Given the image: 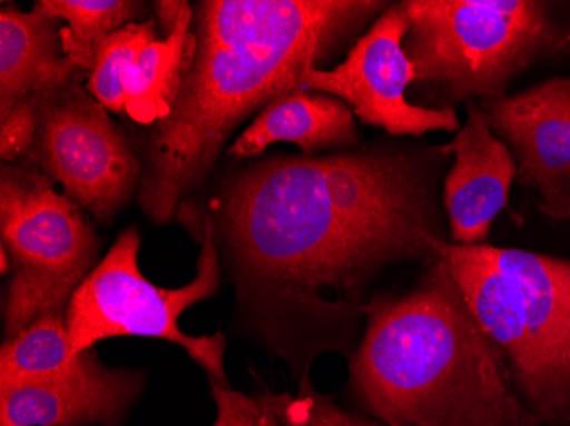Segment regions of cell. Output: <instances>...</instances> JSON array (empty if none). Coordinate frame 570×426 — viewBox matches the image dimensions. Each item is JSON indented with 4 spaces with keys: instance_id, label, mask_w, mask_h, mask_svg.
<instances>
[{
    "instance_id": "5bb4252c",
    "label": "cell",
    "mask_w": 570,
    "mask_h": 426,
    "mask_svg": "<svg viewBox=\"0 0 570 426\" xmlns=\"http://www.w3.org/2000/svg\"><path fill=\"white\" fill-rule=\"evenodd\" d=\"M282 142L299 147L303 156L354 149L358 146L354 111L342 99L297 89L264 108L227 156L253 159Z\"/></svg>"
},
{
    "instance_id": "30bf717a",
    "label": "cell",
    "mask_w": 570,
    "mask_h": 426,
    "mask_svg": "<svg viewBox=\"0 0 570 426\" xmlns=\"http://www.w3.org/2000/svg\"><path fill=\"white\" fill-rule=\"evenodd\" d=\"M479 105L514 159L515 179L538 195V210L570 220V99L563 77Z\"/></svg>"
},
{
    "instance_id": "52a82bcc",
    "label": "cell",
    "mask_w": 570,
    "mask_h": 426,
    "mask_svg": "<svg viewBox=\"0 0 570 426\" xmlns=\"http://www.w3.org/2000/svg\"><path fill=\"white\" fill-rule=\"evenodd\" d=\"M0 236L11 258L6 339L38 317L69 307L73 291L98 265L99 241L81 205L33 165H2Z\"/></svg>"
},
{
    "instance_id": "9c48e42d",
    "label": "cell",
    "mask_w": 570,
    "mask_h": 426,
    "mask_svg": "<svg viewBox=\"0 0 570 426\" xmlns=\"http://www.w3.org/2000/svg\"><path fill=\"white\" fill-rule=\"evenodd\" d=\"M409 16L403 2L387 6L351 48L344 62L332 69H311L301 89L342 99L362 123L390 137H424L431 131H458L456 110H434L410 101L413 67L403 40Z\"/></svg>"
},
{
    "instance_id": "8992f818",
    "label": "cell",
    "mask_w": 570,
    "mask_h": 426,
    "mask_svg": "<svg viewBox=\"0 0 570 426\" xmlns=\"http://www.w3.org/2000/svg\"><path fill=\"white\" fill-rule=\"evenodd\" d=\"M176 219L200 242L194 280L179 288L150 284L139 268V232L136 227H128L73 291L66 314L69 357L92 350L102 339L121 336L165 339L184 348L210 380L229 386L224 368L226 336L223 333L190 336L178 325L185 310L210 299L219 290L223 261L213 220L188 201L179 205Z\"/></svg>"
},
{
    "instance_id": "7c38bea8",
    "label": "cell",
    "mask_w": 570,
    "mask_h": 426,
    "mask_svg": "<svg viewBox=\"0 0 570 426\" xmlns=\"http://www.w3.org/2000/svg\"><path fill=\"white\" fill-rule=\"evenodd\" d=\"M464 108L466 120L450 143L453 162L443 182V207L450 242L480 246L487 245L495 217L508 205L515 162L479 102H466Z\"/></svg>"
},
{
    "instance_id": "6da1fadb",
    "label": "cell",
    "mask_w": 570,
    "mask_h": 426,
    "mask_svg": "<svg viewBox=\"0 0 570 426\" xmlns=\"http://www.w3.org/2000/svg\"><path fill=\"white\" fill-rule=\"evenodd\" d=\"M450 143L376 142L326 156L258 157L204 210L243 329L297 389L322 355L351 358L377 278L439 258Z\"/></svg>"
},
{
    "instance_id": "44dd1931",
    "label": "cell",
    "mask_w": 570,
    "mask_h": 426,
    "mask_svg": "<svg viewBox=\"0 0 570 426\" xmlns=\"http://www.w3.org/2000/svg\"><path fill=\"white\" fill-rule=\"evenodd\" d=\"M41 99H24L0 115V156L12 165L28 156L35 142Z\"/></svg>"
},
{
    "instance_id": "ac0fdd59",
    "label": "cell",
    "mask_w": 570,
    "mask_h": 426,
    "mask_svg": "<svg viewBox=\"0 0 570 426\" xmlns=\"http://www.w3.org/2000/svg\"><path fill=\"white\" fill-rule=\"evenodd\" d=\"M154 19L130 22L102 41L88 73V91L111 113L127 115L124 81L144 48L158 40Z\"/></svg>"
},
{
    "instance_id": "d4e9b609",
    "label": "cell",
    "mask_w": 570,
    "mask_h": 426,
    "mask_svg": "<svg viewBox=\"0 0 570 426\" xmlns=\"http://www.w3.org/2000/svg\"><path fill=\"white\" fill-rule=\"evenodd\" d=\"M282 423V426H293V425H289V423H284V422H281Z\"/></svg>"
},
{
    "instance_id": "ffe728a7",
    "label": "cell",
    "mask_w": 570,
    "mask_h": 426,
    "mask_svg": "<svg viewBox=\"0 0 570 426\" xmlns=\"http://www.w3.org/2000/svg\"><path fill=\"white\" fill-rule=\"evenodd\" d=\"M210 393L217 413L210 426H282L271 390H264L261 396H248L210 380Z\"/></svg>"
},
{
    "instance_id": "ba28073f",
    "label": "cell",
    "mask_w": 570,
    "mask_h": 426,
    "mask_svg": "<svg viewBox=\"0 0 570 426\" xmlns=\"http://www.w3.org/2000/svg\"><path fill=\"white\" fill-rule=\"evenodd\" d=\"M79 73L41 99L37 136L26 159L60 182L96 222L110 226L139 191L142 161L107 108L82 88Z\"/></svg>"
},
{
    "instance_id": "4fadbf2b",
    "label": "cell",
    "mask_w": 570,
    "mask_h": 426,
    "mask_svg": "<svg viewBox=\"0 0 570 426\" xmlns=\"http://www.w3.org/2000/svg\"><path fill=\"white\" fill-rule=\"evenodd\" d=\"M59 19L33 6L0 11V115L24 99H43L70 85L79 73L63 53Z\"/></svg>"
},
{
    "instance_id": "2e32d148",
    "label": "cell",
    "mask_w": 570,
    "mask_h": 426,
    "mask_svg": "<svg viewBox=\"0 0 570 426\" xmlns=\"http://www.w3.org/2000/svg\"><path fill=\"white\" fill-rule=\"evenodd\" d=\"M38 9L50 18L66 21L63 53L79 72L89 73L102 41L124 26L146 16V4L132 0H40Z\"/></svg>"
},
{
    "instance_id": "7a4b0ae2",
    "label": "cell",
    "mask_w": 570,
    "mask_h": 426,
    "mask_svg": "<svg viewBox=\"0 0 570 426\" xmlns=\"http://www.w3.org/2000/svg\"><path fill=\"white\" fill-rule=\"evenodd\" d=\"M392 2L202 0L194 62L165 120L144 142L139 205L165 226L213 171L233 131L301 89L307 70L352 47Z\"/></svg>"
},
{
    "instance_id": "d6986e66",
    "label": "cell",
    "mask_w": 570,
    "mask_h": 426,
    "mask_svg": "<svg viewBox=\"0 0 570 426\" xmlns=\"http://www.w3.org/2000/svg\"><path fill=\"white\" fill-rule=\"evenodd\" d=\"M281 422L294 426H387L371 416L345 412L332 397L318 393L313 384L299 387L297 394L271 393Z\"/></svg>"
},
{
    "instance_id": "e0dca14e",
    "label": "cell",
    "mask_w": 570,
    "mask_h": 426,
    "mask_svg": "<svg viewBox=\"0 0 570 426\" xmlns=\"http://www.w3.org/2000/svg\"><path fill=\"white\" fill-rule=\"evenodd\" d=\"M67 310L38 317L0 348V389L50 379L70 364Z\"/></svg>"
},
{
    "instance_id": "cb8c5ba5",
    "label": "cell",
    "mask_w": 570,
    "mask_h": 426,
    "mask_svg": "<svg viewBox=\"0 0 570 426\" xmlns=\"http://www.w3.org/2000/svg\"><path fill=\"white\" fill-rule=\"evenodd\" d=\"M563 82H566V89H567V92H569V99H570V77H563Z\"/></svg>"
},
{
    "instance_id": "7402d4cb",
    "label": "cell",
    "mask_w": 570,
    "mask_h": 426,
    "mask_svg": "<svg viewBox=\"0 0 570 426\" xmlns=\"http://www.w3.org/2000/svg\"><path fill=\"white\" fill-rule=\"evenodd\" d=\"M188 2L185 0H161V2H156L154 4V11H156V24L159 26V30L163 33V40L171 37L173 31L176 30V26H178L179 19L184 16V12L187 11Z\"/></svg>"
},
{
    "instance_id": "277c9868",
    "label": "cell",
    "mask_w": 570,
    "mask_h": 426,
    "mask_svg": "<svg viewBox=\"0 0 570 426\" xmlns=\"http://www.w3.org/2000/svg\"><path fill=\"white\" fill-rule=\"evenodd\" d=\"M515 393L540 426H570V259L495 246L435 241Z\"/></svg>"
},
{
    "instance_id": "5b68a950",
    "label": "cell",
    "mask_w": 570,
    "mask_h": 426,
    "mask_svg": "<svg viewBox=\"0 0 570 426\" xmlns=\"http://www.w3.org/2000/svg\"><path fill=\"white\" fill-rule=\"evenodd\" d=\"M403 6L410 91L425 108L456 110L504 98L528 69L570 59V21L560 2L403 0Z\"/></svg>"
},
{
    "instance_id": "8fae6325",
    "label": "cell",
    "mask_w": 570,
    "mask_h": 426,
    "mask_svg": "<svg viewBox=\"0 0 570 426\" xmlns=\"http://www.w3.org/2000/svg\"><path fill=\"white\" fill-rule=\"evenodd\" d=\"M146 371L108 367L95 348L50 379L0 389V426H124Z\"/></svg>"
},
{
    "instance_id": "3957f363",
    "label": "cell",
    "mask_w": 570,
    "mask_h": 426,
    "mask_svg": "<svg viewBox=\"0 0 570 426\" xmlns=\"http://www.w3.org/2000/svg\"><path fill=\"white\" fill-rule=\"evenodd\" d=\"M348 387L387 426H540L439 258L405 294L371 297Z\"/></svg>"
},
{
    "instance_id": "603a6c76",
    "label": "cell",
    "mask_w": 570,
    "mask_h": 426,
    "mask_svg": "<svg viewBox=\"0 0 570 426\" xmlns=\"http://www.w3.org/2000/svg\"><path fill=\"white\" fill-rule=\"evenodd\" d=\"M0 259H2V275H8L11 271V258L4 248L0 249Z\"/></svg>"
},
{
    "instance_id": "9a60e30c",
    "label": "cell",
    "mask_w": 570,
    "mask_h": 426,
    "mask_svg": "<svg viewBox=\"0 0 570 426\" xmlns=\"http://www.w3.org/2000/svg\"><path fill=\"white\" fill-rule=\"evenodd\" d=\"M191 22L194 11L188 6L171 37L144 48L132 69L128 70L124 81L125 108L137 123L153 127L171 111L197 50Z\"/></svg>"
}]
</instances>
